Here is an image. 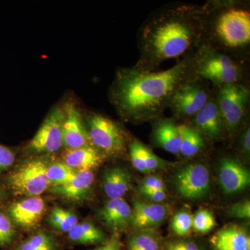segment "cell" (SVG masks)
<instances>
[{
	"label": "cell",
	"mask_w": 250,
	"mask_h": 250,
	"mask_svg": "<svg viewBox=\"0 0 250 250\" xmlns=\"http://www.w3.org/2000/svg\"><path fill=\"white\" fill-rule=\"evenodd\" d=\"M156 143L167 152L180 154L181 134L179 125L170 119H162L158 122L154 129Z\"/></svg>",
	"instance_id": "44dd1931"
},
{
	"label": "cell",
	"mask_w": 250,
	"mask_h": 250,
	"mask_svg": "<svg viewBox=\"0 0 250 250\" xmlns=\"http://www.w3.org/2000/svg\"><path fill=\"white\" fill-rule=\"evenodd\" d=\"M92 250H121V242L119 233H113L111 238L102 246Z\"/></svg>",
	"instance_id": "74e56055"
},
{
	"label": "cell",
	"mask_w": 250,
	"mask_h": 250,
	"mask_svg": "<svg viewBox=\"0 0 250 250\" xmlns=\"http://www.w3.org/2000/svg\"><path fill=\"white\" fill-rule=\"evenodd\" d=\"M15 233L16 231L11 219L0 212V246L5 247L11 244Z\"/></svg>",
	"instance_id": "4dcf8cb0"
},
{
	"label": "cell",
	"mask_w": 250,
	"mask_h": 250,
	"mask_svg": "<svg viewBox=\"0 0 250 250\" xmlns=\"http://www.w3.org/2000/svg\"><path fill=\"white\" fill-rule=\"evenodd\" d=\"M230 216L240 219H250V202L249 200H244L231 205L228 210Z\"/></svg>",
	"instance_id": "836d02e7"
},
{
	"label": "cell",
	"mask_w": 250,
	"mask_h": 250,
	"mask_svg": "<svg viewBox=\"0 0 250 250\" xmlns=\"http://www.w3.org/2000/svg\"><path fill=\"white\" fill-rule=\"evenodd\" d=\"M218 179L225 193H238L249 187L250 171L238 161L231 158H224L219 167Z\"/></svg>",
	"instance_id": "5bb4252c"
},
{
	"label": "cell",
	"mask_w": 250,
	"mask_h": 250,
	"mask_svg": "<svg viewBox=\"0 0 250 250\" xmlns=\"http://www.w3.org/2000/svg\"><path fill=\"white\" fill-rule=\"evenodd\" d=\"M168 210L167 205L136 200L130 226L137 230H153L165 221Z\"/></svg>",
	"instance_id": "4fadbf2b"
},
{
	"label": "cell",
	"mask_w": 250,
	"mask_h": 250,
	"mask_svg": "<svg viewBox=\"0 0 250 250\" xmlns=\"http://www.w3.org/2000/svg\"><path fill=\"white\" fill-rule=\"evenodd\" d=\"M166 190L164 181L157 176H149L143 181L140 190Z\"/></svg>",
	"instance_id": "d590c367"
},
{
	"label": "cell",
	"mask_w": 250,
	"mask_h": 250,
	"mask_svg": "<svg viewBox=\"0 0 250 250\" xmlns=\"http://www.w3.org/2000/svg\"><path fill=\"white\" fill-rule=\"evenodd\" d=\"M193 59H184L161 72L141 69L122 70L118 74L112 97L122 115L131 121L158 118L170 106L174 93L193 71Z\"/></svg>",
	"instance_id": "6da1fadb"
},
{
	"label": "cell",
	"mask_w": 250,
	"mask_h": 250,
	"mask_svg": "<svg viewBox=\"0 0 250 250\" xmlns=\"http://www.w3.org/2000/svg\"><path fill=\"white\" fill-rule=\"evenodd\" d=\"M62 143L69 149L90 146L88 129L80 112L73 104H67L63 109Z\"/></svg>",
	"instance_id": "8fae6325"
},
{
	"label": "cell",
	"mask_w": 250,
	"mask_h": 250,
	"mask_svg": "<svg viewBox=\"0 0 250 250\" xmlns=\"http://www.w3.org/2000/svg\"><path fill=\"white\" fill-rule=\"evenodd\" d=\"M57 244L52 236L40 232L33 235L15 250H57Z\"/></svg>",
	"instance_id": "4316f807"
},
{
	"label": "cell",
	"mask_w": 250,
	"mask_h": 250,
	"mask_svg": "<svg viewBox=\"0 0 250 250\" xmlns=\"http://www.w3.org/2000/svg\"><path fill=\"white\" fill-rule=\"evenodd\" d=\"M51 226L62 232H68L78 223V218L75 213L61 207H55L48 217Z\"/></svg>",
	"instance_id": "d4e9b609"
},
{
	"label": "cell",
	"mask_w": 250,
	"mask_h": 250,
	"mask_svg": "<svg viewBox=\"0 0 250 250\" xmlns=\"http://www.w3.org/2000/svg\"><path fill=\"white\" fill-rule=\"evenodd\" d=\"M174 184L177 192L184 198L201 199L209 191V171L203 164H188L177 172Z\"/></svg>",
	"instance_id": "9c48e42d"
},
{
	"label": "cell",
	"mask_w": 250,
	"mask_h": 250,
	"mask_svg": "<svg viewBox=\"0 0 250 250\" xmlns=\"http://www.w3.org/2000/svg\"><path fill=\"white\" fill-rule=\"evenodd\" d=\"M192 70L200 78L210 81L219 87L238 83L241 70L234 61L213 49H202Z\"/></svg>",
	"instance_id": "277c9868"
},
{
	"label": "cell",
	"mask_w": 250,
	"mask_h": 250,
	"mask_svg": "<svg viewBox=\"0 0 250 250\" xmlns=\"http://www.w3.org/2000/svg\"><path fill=\"white\" fill-rule=\"evenodd\" d=\"M160 237L153 230H139L129 237L126 250H162Z\"/></svg>",
	"instance_id": "cb8c5ba5"
},
{
	"label": "cell",
	"mask_w": 250,
	"mask_h": 250,
	"mask_svg": "<svg viewBox=\"0 0 250 250\" xmlns=\"http://www.w3.org/2000/svg\"><path fill=\"white\" fill-rule=\"evenodd\" d=\"M143 144L138 141H133L129 145V154L133 166L139 172L148 174L143 160Z\"/></svg>",
	"instance_id": "1f68e13d"
},
{
	"label": "cell",
	"mask_w": 250,
	"mask_h": 250,
	"mask_svg": "<svg viewBox=\"0 0 250 250\" xmlns=\"http://www.w3.org/2000/svg\"><path fill=\"white\" fill-rule=\"evenodd\" d=\"M210 100L209 92L202 83L188 80L174 93L170 106L179 118L195 116Z\"/></svg>",
	"instance_id": "ba28073f"
},
{
	"label": "cell",
	"mask_w": 250,
	"mask_h": 250,
	"mask_svg": "<svg viewBox=\"0 0 250 250\" xmlns=\"http://www.w3.org/2000/svg\"><path fill=\"white\" fill-rule=\"evenodd\" d=\"M203 31V21L190 8L180 6L159 11L141 27V64L136 68L147 70L183 55L196 45Z\"/></svg>",
	"instance_id": "7a4b0ae2"
},
{
	"label": "cell",
	"mask_w": 250,
	"mask_h": 250,
	"mask_svg": "<svg viewBox=\"0 0 250 250\" xmlns=\"http://www.w3.org/2000/svg\"><path fill=\"white\" fill-rule=\"evenodd\" d=\"M171 228L177 236H188L192 229V215L189 212L179 211L172 218Z\"/></svg>",
	"instance_id": "f1b7e54d"
},
{
	"label": "cell",
	"mask_w": 250,
	"mask_h": 250,
	"mask_svg": "<svg viewBox=\"0 0 250 250\" xmlns=\"http://www.w3.org/2000/svg\"><path fill=\"white\" fill-rule=\"evenodd\" d=\"M14 152L6 146L0 145V173L10 168L14 164Z\"/></svg>",
	"instance_id": "e575fe53"
},
{
	"label": "cell",
	"mask_w": 250,
	"mask_h": 250,
	"mask_svg": "<svg viewBox=\"0 0 250 250\" xmlns=\"http://www.w3.org/2000/svg\"><path fill=\"white\" fill-rule=\"evenodd\" d=\"M142 151L143 160H144L145 166H146L148 173L152 171L159 170V169L166 168V167L173 165L172 163L164 160L156 156L151 149L145 146L144 145H143Z\"/></svg>",
	"instance_id": "f546056e"
},
{
	"label": "cell",
	"mask_w": 250,
	"mask_h": 250,
	"mask_svg": "<svg viewBox=\"0 0 250 250\" xmlns=\"http://www.w3.org/2000/svg\"><path fill=\"white\" fill-rule=\"evenodd\" d=\"M213 33L219 42L228 48H244L250 42V13L248 9L229 7L215 18Z\"/></svg>",
	"instance_id": "3957f363"
},
{
	"label": "cell",
	"mask_w": 250,
	"mask_h": 250,
	"mask_svg": "<svg viewBox=\"0 0 250 250\" xmlns=\"http://www.w3.org/2000/svg\"><path fill=\"white\" fill-rule=\"evenodd\" d=\"M131 187V177L126 169L116 167L108 169L104 174V192L110 200L123 198Z\"/></svg>",
	"instance_id": "d6986e66"
},
{
	"label": "cell",
	"mask_w": 250,
	"mask_h": 250,
	"mask_svg": "<svg viewBox=\"0 0 250 250\" xmlns=\"http://www.w3.org/2000/svg\"><path fill=\"white\" fill-rule=\"evenodd\" d=\"M162 250H204L195 241L176 240L163 243Z\"/></svg>",
	"instance_id": "d6a6232c"
},
{
	"label": "cell",
	"mask_w": 250,
	"mask_h": 250,
	"mask_svg": "<svg viewBox=\"0 0 250 250\" xmlns=\"http://www.w3.org/2000/svg\"><path fill=\"white\" fill-rule=\"evenodd\" d=\"M90 142L98 149L110 155L123 154L126 149L123 130L114 121L101 115H91L88 119Z\"/></svg>",
	"instance_id": "52a82bcc"
},
{
	"label": "cell",
	"mask_w": 250,
	"mask_h": 250,
	"mask_svg": "<svg viewBox=\"0 0 250 250\" xmlns=\"http://www.w3.org/2000/svg\"><path fill=\"white\" fill-rule=\"evenodd\" d=\"M70 241L83 245H93L104 242L102 230L90 223H77L68 231Z\"/></svg>",
	"instance_id": "603a6c76"
},
{
	"label": "cell",
	"mask_w": 250,
	"mask_h": 250,
	"mask_svg": "<svg viewBox=\"0 0 250 250\" xmlns=\"http://www.w3.org/2000/svg\"><path fill=\"white\" fill-rule=\"evenodd\" d=\"M63 110L56 108L51 112L31 140L28 149L37 153H53L59 150L63 145Z\"/></svg>",
	"instance_id": "30bf717a"
},
{
	"label": "cell",
	"mask_w": 250,
	"mask_h": 250,
	"mask_svg": "<svg viewBox=\"0 0 250 250\" xmlns=\"http://www.w3.org/2000/svg\"><path fill=\"white\" fill-rule=\"evenodd\" d=\"M9 218L19 228L30 229L36 228L45 214V203L40 197H30L10 206Z\"/></svg>",
	"instance_id": "7c38bea8"
},
{
	"label": "cell",
	"mask_w": 250,
	"mask_h": 250,
	"mask_svg": "<svg viewBox=\"0 0 250 250\" xmlns=\"http://www.w3.org/2000/svg\"><path fill=\"white\" fill-rule=\"evenodd\" d=\"M216 225L214 216L209 210L200 209L192 215V229L197 233L209 232Z\"/></svg>",
	"instance_id": "83f0119b"
},
{
	"label": "cell",
	"mask_w": 250,
	"mask_h": 250,
	"mask_svg": "<svg viewBox=\"0 0 250 250\" xmlns=\"http://www.w3.org/2000/svg\"><path fill=\"white\" fill-rule=\"evenodd\" d=\"M140 192L153 203L161 204L167 198L166 190H143Z\"/></svg>",
	"instance_id": "8d00e7d4"
},
{
	"label": "cell",
	"mask_w": 250,
	"mask_h": 250,
	"mask_svg": "<svg viewBox=\"0 0 250 250\" xmlns=\"http://www.w3.org/2000/svg\"><path fill=\"white\" fill-rule=\"evenodd\" d=\"M77 172L65 163L57 162L47 166L46 174L49 184L55 187L66 183L75 177Z\"/></svg>",
	"instance_id": "484cf974"
},
{
	"label": "cell",
	"mask_w": 250,
	"mask_h": 250,
	"mask_svg": "<svg viewBox=\"0 0 250 250\" xmlns=\"http://www.w3.org/2000/svg\"><path fill=\"white\" fill-rule=\"evenodd\" d=\"M1 199H2V192H1V190H0V202L1 201Z\"/></svg>",
	"instance_id": "ab89813d"
},
{
	"label": "cell",
	"mask_w": 250,
	"mask_h": 250,
	"mask_svg": "<svg viewBox=\"0 0 250 250\" xmlns=\"http://www.w3.org/2000/svg\"><path fill=\"white\" fill-rule=\"evenodd\" d=\"M249 100L250 90L242 83H231L220 87L215 102L225 129L230 134H233L241 125L246 116Z\"/></svg>",
	"instance_id": "8992f818"
},
{
	"label": "cell",
	"mask_w": 250,
	"mask_h": 250,
	"mask_svg": "<svg viewBox=\"0 0 250 250\" xmlns=\"http://www.w3.org/2000/svg\"><path fill=\"white\" fill-rule=\"evenodd\" d=\"M132 209L123 198L109 200L100 210V220L113 233L124 231L131 224Z\"/></svg>",
	"instance_id": "9a60e30c"
},
{
	"label": "cell",
	"mask_w": 250,
	"mask_h": 250,
	"mask_svg": "<svg viewBox=\"0 0 250 250\" xmlns=\"http://www.w3.org/2000/svg\"><path fill=\"white\" fill-rule=\"evenodd\" d=\"M94 182L92 170L77 171L75 177L66 183L55 186L52 192L72 201H79L88 195Z\"/></svg>",
	"instance_id": "ac0fdd59"
},
{
	"label": "cell",
	"mask_w": 250,
	"mask_h": 250,
	"mask_svg": "<svg viewBox=\"0 0 250 250\" xmlns=\"http://www.w3.org/2000/svg\"><path fill=\"white\" fill-rule=\"evenodd\" d=\"M214 250H250V237L246 229L230 225L219 230L210 238Z\"/></svg>",
	"instance_id": "2e32d148"
},
{
	"label": "cell",
	"mask_w": 250,
	"mask_h": 250,
	"mask_svg": "<svg viewBox=\"0 0 250 250\" xmlns=\"http://www.w3.org/2000/svg\"><path fill=\"white\" fill-rule=\"evenodd\" d=\"M242 149L246 154H250V126L247 128L243 134L241 139Z\"/></svg>",
	"instance_id": "f35d334b"
},
{
	"label": "cell",
	"mask_w": 250,
	"mask_h": 250,
	"mask_svg": "<svg viewBox=\"0 0 250 250\" xmlns=\"http://www.w3.org/2000/svg\"><path fill=\"white\" fill-rule=\"evenodd\" d=\"M47 163L41 159L26 161L9 174L7 184L13 193L20 196L39 197L48 188Z\"/></svg>",
	"instance_id": "5b68a950"
},
{
	"label": "cell",
	"mask_w": 250,
	"mask_h": 250,
	"mask_svg": "<svg viewBox=\"0 0 250 250\" xmlns=\"http://www.w3.org/2000/svg\"><path fill=\"white\" fill-rule=\"evenodd\" d=\"M63 159L66 165L78 171L92 170L103 162L100 151L90 146L67 149Z\"/></svg>",
	"instance_id": "ffe728a7"
},
{
	"label": "cell",
	"mask_w": 250,
	"mask_h": 250,
	"mask_svg": "<svg viewBox=\"0 0 250 250\" xmlns=\"http://www.w3.org/2000/svg\"><path fill=\"white\" fill-rule=\"evenodd\" d=\"M196 129L210 140L218 139L223 134L225 125L215 100L210 99L203 108L194 116Z\"/></svg>",
	"instance_id": "e0dca14e"
},
{
	"label": "cell",
	"mask_w": 250,
	"mask_h": 250,
	"mask_svg": "<svg viewBox=\"0 0 250 250\" xmlns=\"http://www.w3.org/2000/svg\"><path fill=\"white\" fill-rule=\"evenodd\" d=\"M179 130L181 134L180 154L185 157H192L201 152L205 147V141L196 128L180 125Z\"/></svg>",
	"instance_id": "7402d4cb"
}]
</instances>
